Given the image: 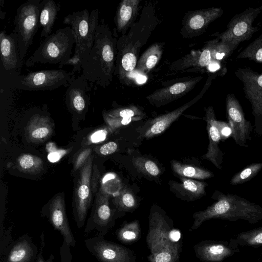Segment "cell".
<instances>
[{"instance_id": "8992f818", "label": "cell", "mask_w": 262, "mask_h": 262, "mask_svg": "<svg viewBox=\"0 0 262 262\" xmlns=\"http://www.w3.org/2000/svg\"><path fill=\"white\" fill-rule=\"evenodd\" d=\"M219 41L217 38L208 41L201 50L190 53L174 62L170 69L185 72H210L219 76L224 75L226 66L217 60L216 56Z\"/></svg>"}, {"instance_id": "603a6c76", "label": "cell", "mask_w": 262, "mask_h": 262, "mask_svg": "<svg viewBox=\"0 0 262 262\" xmlns=\"http://www.w3.org/2000/svg\"><path fill=\"white\" fill-rule=\"evenodd\" d=\"M89 84L88 81L79 76L72 81L66 92V103L77 114H82L90 102Z\"/></svg>"}, {"instance_id": "b9f144b4", "label": "cell", "mask_w": 262, "mask_h": 262, "mask_svg": "<svg viewBox=\"0 0 262 262\" xmlns=\"http://www.w3.org/2000/svg\"><path fill=\"white\" fill-rule=\"evenodd\" d=\"M216 125L222 141L224 142L228 138L232 137V130L228 123L217 120Z\"/></svg>"}, {"instance_id": "e0dca14e", "label": "cell", "mask_w": 262, "mask_h": 262, "mask_svg": "<svg viewBox=\"0 0 262 262\" xmlns=\"http://www.w3.org/2000/svg\"><path fill=\"white\" fill-rule=\"evenodd\" d=\"M234 238L229 241L204 240L193 246L196 257L203 262H222L239 252Z\"/></svg>"}, {"instance_id": "4fadbf2b", "label": "cell", "mask_w": 262, "mask_h": 262, "mask_svg": "<svg viewBox=\"0 0 262 262\" xmlns=\"http://www.w3.org/2000/svg\"><path fill=\"white\" fill-rule=\"evenodd\" d=\"M88 251L99 262H136L134 252L125 246L96 234L84 241Z\"/></svg>"}, {"instance_id": "d6986e66", "label": "cell", "mask_w": 262, "mask_h": 262, "mask_svg": "<svg viewBox=\"0 0 262 262\" xmlns=\"http://www.w3.org/2000/svg\"><path fill=\"white\" fill-rule=\"evenodd\" d=\"M43 214L54 229L61 233L63 241L71 246H75L76 242L68 222L62 195L58 194L53 198L44 211Z\"/></svg>"}, {"instance_id": "5bb4252c", "label": "cell", "mask_w": 262, "mask_h": 262, "mask_svg": "<svg viewBox=\"0 0 262 262\" xmlns=\"http://www.w3.org/2000/svg\"><path fill=\"white\" fill-rule=\"evenodd\" d=\"M108 200L107 192L100 190L97 194L92 215L84 229L85 234L97 231L98 234L104 237L113 228L117 217L116 213L119 212L111 208Z\"/></svg>"}, {"instance_id": "5b68a950", "label": "cell", "mask_w": 262, "mask_h": 262, "mask_svg": "<svg viewBox=\"0 0 262 262\" xmlns=\"http://www.w3.org/2000/svg\"><path fill=\"white\" fill-rule=\"evenodd\" d=\"M74 44L75 38L71 28H59L45 38L25 64L30 67L37 63H58V69H61L71 57Z\"/></svg>"}, {"instance_id": "836d02e7", "label": "cell", "mask_w": 262, "mask_h": 262, "mask_svg": "<svg viewBox=\"0 0 262 262\" xmlns=\"http://www.w3.org/2000/svg\"><path fill=\"white\" fill-rule=\"evenodd\" d=\"M117 210L120 213L133 211L138 206V202L132 191L123 188L113 200Z\"/></svg>"}, {"instance_id": "484cf974", "label": "cell", "mask_w": 262, "mask_h": 262, "mask_svg": "<svg viewBox=\"0 0 262 262\" xmlns=\"http://www.w3.org/2000/svg\"><path fill=\"white\" fill-rule=\"evenodd\" d=\"M52 124L48 116L35 114L30 118L26 126V139L33 143L42 142L52 135Z\"/></svg>"}, {"instance_id": "f1b7e54d", "label": "cell", "mask_w": 262, "mask_h": 262, "mask_svg": "<svg viewBox=\"0 0 262 262\" xmlns=\"http://www.w3.org/2000/svg\"><path fill=\"white\" fill-rule=\"evenodd\" d=\"M164 42L152 44L138 59L135 71L139 74H147L159 63L163 51Z\"/></svg>"}, {"instance_id": "83f0119b", "label": "cell", "mask_w": 262, "mask_h": 262, "mask_svg": "<svg viewBox=\"0 0 262 262\" xmlns=\"http://www.w3.org/2000/svg\"><path fill=\"white\" fill-rule=\"evenodd\" d=\"M60 6L53 0H42L39 13V26L41 28L40 37L46 38L52 34Z\"/></svg>"}, {"instance_id": "ffe728a7", "label": "cell", "mask_w": 262, "mask_h": 262, "mask_svg": "<svg viewBox=\"0 0 262 262\" xmlns=\"http://www.w3.org/2000/svg\"><path fill=\"white\" fill-rule=\"evenodd\" d=\"M202 77L175 83L170 86L156 90L145 98L152 105L159 107L174 101L191 91Z\"/></svg>"}, {"instance_id": "9a60e30c", "label": "cell", "mask_w": 262, "mask_h": 262, "mask_svg": "<svg viewBox=\"0 0 262 262\" xmlns=\"http://www.w3.org/2000/svg\"><path fill=\"white\" fill-rule=\"evenodd\" d=\"M226 112L228 123L232 130V137L237 145L248 147L252 126L245 118L242 107L233 94L229 93L226 96Z\"/></svg>"}, {"instance_id": "f6af8a7d", "label": "cell", "mask_w": 262, "mask_h": 262, "mask_svg": "<svg viewBox=\"0 0 262 262\" xmlns=\"http://www.w3.org/2000/svg\"><path fill=\"white\" fill-rule=\"evenodd\" d=\"M117 149V144L114 141H111L102 145L99 148V152L102 155H108L115 152Z\"/></svg>"}, {"instance_id": "f546056e", "label": "cell", "mask_w": 262, "mask_h": 262, "mask_svg": "<svg viewBox=\"0 0 262 262\" xmlns=\"http://www.w3.org/2000/svg\"><path fill=\"white\" fill-rule=\"evenodd\" d=\"M116 238L121 243L130 245L138 241L141 236V229L138 220L124 222L116 231Z\"/></svg>"}, {"instance_id": "6da1fadb", "label": "cell", "mask_w": 262, "mask_h": 262, "mask_svg": "<svg viewBox=\"0 0 262 262\" xmlns=\"http://www.w3.org/2000/svg\"><path fill=\"white\" fill-rule=\"evenodd\" d=\"M117 40L115 33L101 19L91 52L81 62L80 76L92 85L105 89L112 82L116 70Z\"/></svg>"}, {"instance_id": "8d00e7d4", "label": "cell", "mask_w": 262, "mask_h": 262, "mask_svg": "<svg viewBox=\"0 0 262 262\" xmlns=\"http://www.w3.org/2000/svg\"><path fill=\"white\" fill-rule=\"evenodd\" d=\"M237 58H248L262 63V34L241 52Z\"/></svg>"}, {"instance_id": "4316f807", "label": "cell", "mask_w": 262, "mask_h": 262, "mask_svg": "<svg viewBox=\"0 0 262 262\" xmlns=\"http://www.w3.org/2000/svg\"><path fill=\"white\" fill-rule=\"evenodd\" d=\"M140 2V0H123L119 3L115 18L117 32L124 35L134 25Z\"/></svg>"}, {"instance_id": "7bdbcfd3", "label": "cell", "mask_w": 262, "mask_h": 262, "mask_svg": "<svg viewBox=\"0 0 262 262\" xmlns=\"http://www.w3.org/2000/svg\"><path fill=\"white\" fill-rule=\"evenodd\" d=\"M91 148H88L83 150L78 154L74 162V169L75 170L80 168L83 166L91 156Z\"/></svg>"}, {"instance_id": "f35d334b", "label": "cell", "mask_w": 262, "mask_h": 262, "mask_svg": "<svg viewBox=\"0 0 262 262\" xmlns=\"http://www.w3.org/2000/svg\"><path fill=\"white\" fill-rule=\"evenodd\" d=\"M133 163L139 170L146 175L156 177L160 173V170L158 165L149 159L137 157L134 159Z\"/></svg>"}, {"instance_id": "74e56055", "label": "cell", "mask_w": 262, "mask_h": 262, "mask_svg": "<svg viewBox=\"0 0 262 262\" xmlns=\"http://www.w3.org/2000/svg\"><path fill=\"white\" fill-rule=\"evenodd\" d=\"M262 169V162L252 163L235 173L230 180L231 185L243 184L254 178Z\"/></svg>"}, {"instance_id": "d4e9b609", "label": "cell", "mask_w": 262, "mask_h": 262, "mask_svg": "<svg viewBox=\"0 0 262 262\" xmlns=\"http://www.w3.org/2000/svg\"><path fill=\"white\" fill-rule=\"evenodd\" d=\"M170 189L181 200L187 202L199 199L206 194L205 188L207 184L204 182L193 179L180 178V181H170Z\"/></svg>"}, {"instance_id": "8fae6325", "label": "cell", "mask_w": 262, "mask_h": 262, "mask_svg": "<svg viewBox=\"0 0 262 262\" xmlns=\"http://www.w3.org/2000/svg\"><path fill=\"white\" fill-rule=\"evenodd\" d=\"M243 84L246 98L252 105L254 117L255 132L262 135V73L254 71L249 68L238 69L234 73Z\"/></svg>"}, {"instance_id": "e575fe53", "label": "cell", "mask_w": 262, "mask_h": 262, "mask_svg": "<svg viewBox=\"0 0 262 262\" xmlns=\"http://www.w3.org/2000/svg\"><path fill=\"white\" fill-rule=\"evenodd\" d=\"M238 246H262V227L239 233L235 238Z\"/></svg>"}, {"instance_id": "cb8c5ba5", "label": "cell", "mask_w": 262, "mask_h": 262, "mask_svg": "<svg viewBox=\"0 0 262 262\" xmlns=\"http://www.w3.org/2000/svg\"><path fill=\"white\" fill-rule=\"evenodd\" d=\"M1 60L4 70L12 71L21 68L23 61L19 53L17 36L13 31L9 34L5 30L0 33Z\"/></svg>"}, {"instance_id": "60d3db41", "label": "cell", "mask_w": 262, "mask_h": 262, "mask_svg": "<svg viewBox=\"0 0 262 262\" xmlns=\"http://www.w3.org/2000/svg\"><path fill=\"white\" fill-rule=\"evenodd\" d=\"M12 228L11 227L6 229H4L3 228L0 230V255L10 244V240L12 238Z\"/></svg>"}, {"instance_id": "ab89813d", "label": "cell", "mask_w": 262, "mask_h": 262, "mask_svg": "<svg viewBox=\"0 0 262 262\" xmlns=\"http://www.w3.org/2000/svg\"><path fill=\"white\" fill-rule=\"evenodd\" d=\"M106 122L113 128H119L123 126H126L132 122L137 121L142 119L144 117L139 116L130 118H111L104 116Z\"/></svg>"}, {"instance_id": "7402d4cb", "label": "cell", "mask_w": 262, "mask_h": 262, "mask_svg": "<svg viewBox=\"0 0 262 262\" xmlns=\"http://www.w3.org/2000/svg\"><path fill=\"white\" fill-rule=\"evenodd\" d=\"M205 119L207 123L209 144L207 152L202 157V158L209 161L217 168L221 170L224 154L219 147L221 139L216 125L217 120L212 106L205 108Z\"/></svg>"}, {"instance_id": "4dcf8cb0", "label": "cell", "mask_w": 262, "mask_h": 262, "mask_svg": "<svg viewBox=\"0 0 262 262\" xmlns=\"http://www.w3.org/2000/svg\"><path fill=\"white\" fill-rule=\"evenodd\" d=\"M171 165L173 171L181 177L206 179L213 177V173L207 169L184 164L176 160L171 161Z\"/></svg>"}, {"instance_id": "d590c367", "label": "cell", "mask_w": 262, "mask_h": 262, "mask_svg": "<svg viewBox=\"0 0 262 262\" xmlns=\"http://www.w3.org/2000/svg\"><path fill=\"white\" fill-rule=\"evenodd\" d=\"M103 116L111 118H123L139 116L145 117L146 114L141 107L130 104L105 112Z\"/></svg>"}, {"instance_id": "2e32d148", "label": "cell", "mask_w": 262, "mask_h": 262, "mask_svg": "<svg viewBox=\"0 0 262 262\" xmlns=\"http://www.w3.org/2000/svg\"><path fill=\"white\" fill-rule=\"evenodd\" d=\"M215 77V75H210L200 93L189 102L170 112L149 120L144 126L146 127L143 129L142 137L149 139L163 133L184 111L202 98Z\"/></svg>"}, {"instance_id": "7a4b0ae2", "label": "cell", "mask_w": 262, "mask_h": 262, "mask_svg": "<svg viewBox=\"0 0 262 262\" xmlns=\"http://www.w3.org/2000/svg\"><path fill=\"white\" fill-rule=\"evenodd\" d=\"M212 198L216 201L205 209L193 214L190 231L197 229L205 221L219 219L235 222L244 220L253 224L262 220V207L236 194L216 190Z\"/></svg>"}, {"instance_id": "ac0fdd59", "label": "cell", "mask_w": 262, "mask_h": 262, "mask_svg": "<svg viewBox=\"0 0 262 262\" xmlns=\"http://www.w3.org/2000/svg\"><path fill=\"white\" fill-rule=\"evenodd\" d=\"M224 10L211 7L189 12L183 22L182 33L185 37H192L203 33L209 25L221 16Z\"/></svg>"}, {"instance_id": "3957f363", "label": "cell", "mask_w": 262, "mask_h": 262, "mask_svg": "<svg viewBox=\"0 0 262 262\" xmlns=\"http://www.w3.org/2000/svg\"><path fill=\"white\" fill-rule=\"evenodd\" d=\"M139 20L131 27L128 34L122 35L117 40L115 75L120 82L129 85L134 82V76L140 49L149 35V28Z\"/></svg>"}, {"instance_id": "52a82bcc", "label": "cell", "mask_w": 262, "mask_h": 262, "mask_svg": "<svg viewBox=\"0 0 262 262\" xmlns=\"http://www.w3.org/2000/svg\"><path fill=\"white\" fill-rule=\"evenodd\" d=\"M41 0H29L21 4L14 17V32L18 40L19 56L24 59L39 26Z\"/></svg>"}, {"instance_id": "277c9868", "label": "cell", "mask_w": 262, "mask_h": 262, "mask_svg": "<svg viewBox=\"0 0 262 262\" xmlns=\"http://www.w3.org/2000/svg\"><path fill=\"white\" fill-rule=\"evenodd\" d=\"M99 23V11L88 9L73 12L64 17L63 23L71 28L75 38L73 55L64 64L73 67V75L81 71V62L90 53L94 42L95 33Z\"/></svg>"}, {"instance_id": "bcb514c9", "label": "cell", "mask_w": 262, "mask_h": 262, "mask_svg": "<svg viewBox=\"0 0 262 262\" xmlns=\"http://www.w3.org/2000/svg\"><path fill=\"white\" fill-rule=\"evenodd\" d=\"M44 236L43 234H42L41 235V247L39 250V252H38V255L37 256V258L36 259V260L35 262H53L54 256L53 254H51L49 257V258L47 260H45L42 254H43V247L45 246V243H44Z\"/></svg>"}, {"instance_id": "7c38bea8", "label": "cell", "mask_w": 262, "mask_h": 262, "mask_svg": "<svg viewBox=\"0 0 262 262\" xmlns=\"http://www.w3.org/2000/svg\"><path fill=\"white\" fill-rule=\"evenodd\" d=\"M148 219L146 243L150 253H154L173 243L170 236L174 227L170 217L157 205L151 207Z\"/></svg>"}, {"instance_id": "30bf717a", "label": "cell", "mask_w": 262, "mask_h": 262, "mask_svg": "<svg viewBox=\"0 0 262 262\" xmlns=\"http://www.w3.org/2000/svg\"><path fill=\"white\" fill-rule=\"evenodd\" d=\"M93 160V156L91 155L80 168L75 189L73 209L74 219L79 229L84 225L91 203Z\"/></svg>"}, {"instance_id": "7dc6e473", "label": "cell", "mask_w": 262, "mask_h": 262, "mask_svg": "<svg viewBox=\"0 0 262 262\" xmlns=\"http://www.w3.org/2000/svg\"><path fill=\"white\" fill-rule=\"evenodd\" d=\"M259 262H262V260H261V261H259Z\"/></svg>"}, {"instance_id": "d6a6232c", "label": "cell", "mask_w": 262, "mask_h": 262, "mask_svg": "<svg viewBox=\"0 0 262 262\" xmlns=\"http://www.w3.org/2000/svg\"><path fill=\"white\" fill-rule=\"evenodd\" d=\"M16 164L19 171L29 174L37 173L43 167V161L40 158L30 154L19 156Z\"/></svg>"}, {"instance_id": "ee69618b", "label": "cell", "mask_w": 262, "mask_h": 262, "mask_svg": "<svg viewBox=\"0 0 262 262\" xmlns=\"http://www.w3.org/2000/svg\"><path fill=\"white\" fill-rule=\"evenodd\" d=\"M71 246L65 241H63L60 248L61 262H71L72 254L71 253Z\"/></svg>"}, {"instance_id": "44dd1931", "label": "cell", "mask_w": 262, "mask_h": 262, "mask_svg": "<svg viewBox=\"0 0 262 262\" xmlns=\"http://www.w3.org/2000/svg\"><path fill=\"white\" fill-rule=\"evenodd\" d=\"M38 254L37 245L26 233L10 243L0 256L1 262H35Z\"/></svg>"}, {"instance_id": "1f68e13d", "label": "cell", "mask_w": 262, "mask_h": 262, "mask_svg": "<svg viewBox=\"0 0 262 262\" xmlns=\"http://www.w3.org/2000/svg\"><path fill=\"white\" fill-rule=\"evenodd\" d=\"M182 243H171L164 248L147 257L149 262H179Z\"/></svg>"}, {"instance_id": "ba28073f", "label": "cell", "mask_w": 262, "mask_h": 262, "mask_svg": "<svg viewBox=\"0 0 262 262\" xmlns=\"http://www.w3.org/2000/svg\"><path fill=\"white\" fill-rule=\"evenodd\" d=\"M73 76L61 69L31 72L17 77L14 87L25 91L53 90L69 86L75 78Z\"/></svg>"}, {"instance_id": "9c48e42d", "label": "cell", "mask_w": 262, "mask_h": 262, "mask_svg": "<svg viewBox=\"0 0 262 262\" xmlns=\"http://www.w3.org/2000/svg\"><path fill=\"white\" fill-rule=\"evenodd\" d=\"M261 11L262 6L255 8H248L233 16L225 31L213 35H216L222 41L237 47L240 42L249 40L258 30V27L252 26V23Z\"/></svg>"}]
</instances>
